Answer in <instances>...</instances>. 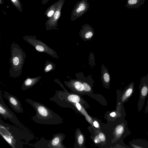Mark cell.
<instances>
[{
	"label": "cell",
	"mask_w": 148,
	"mask_h": 148,
	"mask_svg": "<svg viewBox=\"0 0 148 148\" xmlns=\"http://www.w3.org/2000/svg\"><path fill=\"white\" fill-rule=\"evenodd\" d=\"M60 15V10L56 11L54 15V18L55 19H58L59 18Z\"/></svg>",
	"instance_id": "20"
},
{
	"label": "cell",
	"mask_w": 148,
	"mask_h": 148,
	"mask_svg": "<svg viewBox=\"0 0 148 148\" xmlns=\"http://www.w3.org/2000/svg\"><path fill=\"white\" fill-rule=\"evenodd\" d=\"M64 134L61 133L54 134L48 144L49 148H60L64 147L62 142L64 139Z\"/></svg>",
	"instance_id": "9"
},
{
	"label": "cell",
	"mask_w": 148,
	"mask_h": 148,
	"mask_svg": "<svg viewBox=\"0 0 148 148\" xmlns=\"http://www.w3.org/2000/svg\"><path fill=\"white\" fill-rule=\"evenodd\" d=\"M94 34V29L88 24L83 25L79 32L80 37L84 41L90 40Z\"/></svg>",
	"instance_id": "8"
},
{
	"label": "cell",
	"mask_w": 148,
	"mask_h": 148,
	"mask_svg": "<svg viewBox=\"0 0 148 148\" xmlns=\"http://www.w3.org/2000/svg\"><path fill=\"white\" fill-rule=\"evenodd\" d=\"M41 78V76L32 78L27 77L23 82L21 87L22 90L25 91L31 88L36 84Z\"/></svg>",
	"instance_id": "12"
},
{
	"label": "cell",
	"mask_w": 148,
	"mask_h": 148,
	"mask_svg": "<svg viewBox=\"0 0 148 148\" xmlns=\"http://www.w3.org/2000/svg\"><path fill=\"white\" fill-rule=\"evenodd\" d=\"M55 64L52 62L47 60L45 63L44 71L45 73H47L55 70Z\"/></svg>",
	"instance_id": "18"
},
{
	"label": "cell",
	"mask_w": 148,
	"mask_h": 148,
	"mask_svg": "<svg viewBox=\"0 0 148 148\" xmlns=\"http://www.w3.org/2000/svg\"><path fill=\"white\" fill-rule=\"evenodd\" d=\"M131 147L134 148H148V141L142 139L133 140L129 142Z\"/></svg>",
	"instance_id": "15"
},
{
	"label": "cell",
	"mask_w": 148,
	"mask_h": 148,
	"mask_svg": "<svg viewBox=\"0 0 148 148\" xmlns=\"http://www.w3.org/2000/svg\"><path fill=\"white\" fill-rule=\"evenodd\" d=\"M26 56L25 52L18 44L14 42L12 44L11 57L9 59L10 77L15 78L21 75Z\"/></svg>",
	"instance_id": "3"
},
{
	"label": "cell",
	"mask_w": 148,
	"mask_h": 148,
	"mask_svg": "<svg viewBox=\"0 0 148 148\" xmlns=\"http://www.w3.org/2000/svg\"><path fill=\"white\" fill-rule=\"evenodd\" d=\"M147 134L148 135V131L147 132Z\"/></svg>",
	"instance_id": "28"
},
{
	"label": "cell",
	"mask_w": 148,
	"mask_h": 148,
	"mask_svg": "<svg viewBox=\"0 0 148 148\" xmlns=\"http://www.w3.org/2000/svg\"><path fill=\"white\" fill-rule=\"evenodd\" d=\"M75 76L77 77V79L79 80L82 82L84 86V92H89L91 91L92 88L90 82L93 81L91 75H89L87 76V77H85L83 73L80 72L76 73Z\"/></svg>",
	"instance_id": "10"
},
{
	"label": "cell",
	"mask_w": 148,
	"mask_h": 148,
	"mask_svg": "<svg viewBox=\"0 0 148 148\" xmlns=\"http://www.w3.org/2000/svg\"><path fill=\"white\" fill-rule=\"evenodd\" d=\"M101 79L104 86H109L110 81V76L108 69L103 64L101 67Z\"/></svg>",
	"instance_id": "14"
},
{
	"label": "cell",
	"mask_w": 148,
	"mask_h": 148,
	"mask_svg": "<svg viewBox=\"0 0 148 148\" xmlns=\"http://www.w3.org/2000/svg\"><path fill=\"white\" fill-rule=\"evenodd\" d=\"M94 126L96 128H98L99 127V124L98 122L96 121H94L93 123Z\"/></svg>",
	"instance_id": "24"
},
{
	"label": "cell",
	"mask_w": 148,
	"mask_h": 148,
	"mask_svg": "<svg viewBox=\"0 0 148 148\" xmlns=\"http://www.w3.org/2000/svg\"><path fill=\"white\" fill-rule=\"evenodd\" d=\"M98 136L101 141L104 142L106 138L104 135L102 133H100L99 134Z\"/></svg>",
	"instance_id": "21"
},
{
	"label": "cell",
	"mask_w": 148,
	"mask_h": 148,
	"mask_svg": "<svg viewBox=\"0 0 148 148\" xmlns=\"http://www.w3.org/2000/svg\"><path fill=\"white\" fill-rule=\"evenodd\" d=\"M148 112V100L147 101V105L145 107L144 113L147 114Z\"/></svg>",
	"instance_id": "23"
},
{
	"label": "cell",
	"mask_w": 148,
	"mask_h": 148,
	"mask_svg": "<svg viewBox=\"0 0 148 148\" xmlns=\"http://www.w3.org/2000/svg\"><path fill=\"white\" fill-rule=\"evenodd\" d=\"M50 141V140H47L44 137H42L35 144H32L25 142L24 144L30 145L35 148H49L48 144Z\"/></svg>",
	"instance_id": "16"
},
{
	"label": "cell",
	"mask_w": 148,
	"mask_h": 148,
	"mask_svg": "<svg viewBox=\"0 0 148 148\" xmlns=\"http://www.w3.org/2000/svg\"><path fill=\"white\" fill-rule=\"evenodd\" d=\"M77 142L79 145H82L84 143V138L83 136L81 133L79 134L77 136Z\"/></svg>",
	"instance_id": "19"
},
{
	"label": "cell",
	"mask_w": 148,
	"mask_h": 148,
	"mask_svg": "<svg viewBox=\"0 0 148 148\" xmlns=\"http://www.w3.org/2000/svg\"><path fill=\"white\" fill-rule=\"evenodd\" d=\"M110 115L112 117H115L117 116V114L116 112H111L110 114Z\"/></svg>",
	"instance_id": "25"
},
{
	"label": "cell",
	"mask_w": 148,
	"mask_h": 148,
	"mask_svg": "<svg viewBox=\"0 0 148 148\" xmlns=\"http://www.w3.org/2000/svg\"><path fill=\"white\" fill-rule=\"evenodd\" d=\"M94 141L95 143H99L100 142L101 140L98 136H95L94 139Z\"/></svg>",
	"instance_id": "22"
},
{
	"label": "cell",
	"mask_w": 148,
	"mask_h": 148,
	"mask_svg": "<svg viewBox=\"0 0 148 148\" xmlns=\"http://www.w3.org/2000/svg\"><path fill=\"white\" fill-rule=\"evenodd\" d=\"M88 0H81L76 3L71 12V21H74L87 12L90 7Z\"/></svg>",
	"instance_id": "6"
},
{
	"label": "cell",
	"mask_w": 148,
	"mask_h": 148,
	"mask_svg": "<svg viewBox=\"0 0 148 148\" xmlns=\"http://www.w3.org/2000/svg\"><path fill=\"white\" fill-rule=\"evenodd\" d=\"M23 38L34 47L37 51L45 53L53 58L59 59L58 56L55 50L41 40L37 39L35 35L25 36Z\"/></svg>",
	"instance_id": "4"
},
{
	"label": "cell",
	"mask_w": 148,
	"mask_h": 148,
	"mask_svg": "<svg viewBox=\"0 0 148 148\" xmlns=\"http://www.w3.org/2000/svg\"><path fill=\"white\" fill-rule=\"evenodd\" d=\"M64 83L70 89L72 88L78 92H82L84 91V86L79 80L71 79L69 81H65Z\"/></svg>",
	"instance_id": "11"
},
{
	"label": "cell",
	"mask_w": 148,
	"mask_h": 148,
	"mask_svg": "<svg viewBox=\"0 0 148 148\" xmlns=\"http://www.w3.org/2000/svg\"><path fill=\"white\" fill-rule=\"evenodd\" d=\"M145 0H127L125 7L128 9H138L143 5Z\"/></svg>",
	"instance_id": "17"
},
{
	"label": "cell",
	"mask_w": 148,
	"mask_h": 148,
	"mask_svg": "<svg viewBox=\"0 0 148 148\" xmlns=\"http://www.w3.org/2000/svg\"><path fill=\"white\" fill-rule=\"evenodd\" d=\"M54 11L53 10H51L47 14L48 16L49 17L51 16L54 13Z\"/></svg>",
	"instance_id": "26"
},
{
	"label": "cell",
	"mask_w": 148,
	"mask_h": 148,
	"mask_svg": "<svg viewBox=\"0 0 148 148\" xmlns=\"http://www.w3.org/2000/svg\"><path fill=\"white\" fill-rule=\"evenodd\" d=\"M25 101L35 110L36 114L32 117V120L38 124L56 125L62 122V119L53 111L43 104L26 98Z\"/></svg>",
	"instance_id": "2"
},
{
	"label": "cell",
	"mask_w": 148,
	"mask_h": 148,
	"mask_svg": "<svg viewBox=\"0 0 148 148\" xmlns=\"http://www.w3.org/2000/svg\"><path fill=\"white\" fill-rule=\"evenodd\" d=\"M4 96L14 111L18 113L23 112V110L21 102L16 97L5 91L4 92Z\"/></svg>",
	"instance_id": "7"
},
{
	"label": "cell",
	"mask_w": 148,
	"mask_h": 148,
	"mask_svg": "<svg viewBox=\"0 0 148 148\" xmlns=\"http://www.w3.org/2000/svg\"><path fill=\"white\" fill-rule=\"evenodd\" d=\"M0 115L5 120L8 119L20 128L23 130L28 131V130L22 124L16 115L4 102L1 90H0Z\"/></svg>",
	"instance_id": "5"
},
{
	"label": "cell",
	"mask_w": 148,
	"mask_h": 148,
	"mask_svg": "<svg viewBox=\"0 0 148 148\" xmlns=\"http://www.w3.org/2000/svg\"><path fill=\"white\" fill-rule=\"evenodd\" d=\"M28 131L23 130L4 123L0 117V134L2 137L14 148H23L25 142H28L34 137L26 134Z\"/></svg>",
	"instance_id": "1"
},
{
	"label": "cell",
	"mask_w": 148,
	"mask_h": 148,
	"mask_svg": "<svg viewBox=\"0 0 148 148\" xmlns=\"http://www.w3.org/2000/svg\"><path fill=\"white\" fill-rule=\"evenodd\" d=\"M16 0H12V1L13 2H15Z\"/></svg>",
	"instance_id": "27"
},
{
	"label": "cell",
	"mask_w": 148,
	"mask_h": 148,
	"mask_svg": "<svg viewBox=\"0 0 148 148\" xmlns=\"http://www.w3.org/2000/svg\"><path fill=\"white\" fill-rule=\"evenodd\" d=\"M134 90V84L132 83L128 86L121 94L120 100L122 104L128 101L132 95Z\"/></svg>",
	"instance_id": "13"
}]
</instances>
